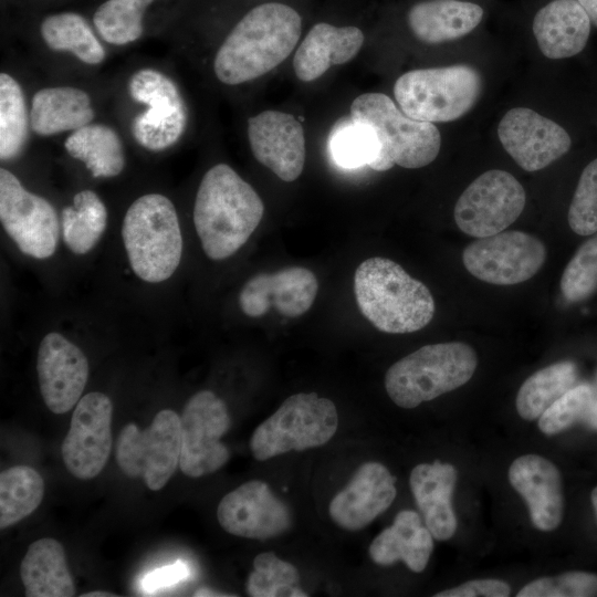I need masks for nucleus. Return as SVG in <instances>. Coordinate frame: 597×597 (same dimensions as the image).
Masks as SVG:
<instances>
[{"mask_svg":"<svg viewBox=\"0 0 597 597\" xmlns=\"http://www.w3.org/2000/svg\"><path fill=\"white\" fill-rule=\"evenodd\" d=\"M129 96L146 109L132 123V134L139 146L163 151L184 135L188 112L177 84L153 67L137 70L128 80Z\"/></svg>","mask_w":597,"mask_h":597,"instance_id":"9d476101","label":"nucleus"},{"mask_svg":"<svg viewBox=\"0 0 597 597\" xmlns=\"http://www.w3.org/2000/svg\"><path fill=\"white\" fill-rule=\"evenodd\" d=\"M82 597H115L117 595H114L112 593H108V591H101V590H97V591H90V593H85L83 595H81Z\"/></svg>","mask_w":597,"mask_h":597,"instance_id":"de8ad7c7","label":"nucleus"},{"mask_svg":"<svg viewBox=\"0 0 597 597\" xmlns=\"http://www.w3.org/2000/svg\"><path fill=\"white\" fill-rule=\"evenodd\" d=\"M354 293L362 314L384 333L417 332L434 315L430 290L386 258H369L357 266Z\"/></svg>","mask_w":597,"mask_h":597,"instance_id":"7ed1b4c3","label":"nucleus"},{"mask_svg":"<svg viewBox=\"0 0 597 597\" xmlns=\"http://www.w3.org/2000/svg\"><path fill=\"white\" fill-rule=\"evenodd\" d=\"M546 259V248L523 231H502L476 238L462 253V261L474 277L495 285H513L532 279Z\"/></svg>","mask_w":597,"mask_h":597,"instance_id":"ddd939ff","label":"nucleus"},{"mask_svg":"<svg viewBox=\"0 0 597 597\" xmlns=\"http://www.w3.org/2000/svg\"><path fill=\"white\" fill-rule=\"evenodd\" d=\"M498 136L505 151L530 172L547 167L572 146L565 128L526 107L507 111L499 123Z\"/></svg>","mask_w":597,"mask_h":597,"instance_id":"dca6fc26","label":"nucleus"},{"mask_svg":"<svg viewBox=\"0 0 597 597\" xmlns=\"http://www.w3.org/2000/svg\"><path fill=\"white\" fill-rule=\"evenodd\" d=\"M457 470L450 463H420L410 473L409 484L427 528L438 541H447L457 531L451 499Z\"/></svg>","mask_w":597,"mask_h":597,"instance_id":"b1692460","label":"nucleus"},{"mask_svg":"<svg viewBox=\"0 0 597 597\" xmlns=\"http://www.w3.org/2000/svg\"><path fill=\"white\" fill-rule=\"evenodd\" d=\"M30 112L19 82L8 73L0 74V158L11 160L20 155L29 137Z\"/></svg>","mask_w":597,"mask_h":597,"instance_id":"f704fd0d","label":"nucleus"},{"mask_svg":"<svg viewBox=\"0 0 597 597\" xmlns=\"http://www.w3.org/2000/svg\"><path fill=\"white\" fill-rule=\"evenodd\" d=\"M193 596H200V597H207V596H232V595H228V594H220L218 591H214V590H211V589H208V588H201V589H198Z\"/></svg>","mask_w":597,"mask_h":597,"instance_id":"49530a36","label":"nucleus"},{"mask_svg":"<svg viewBox=\"0 0 597 597\" xmlns=\"http://www.w3.org/2000/svg\"><path fill=\"white\" fill-rule=\"evenodd\" d=\"M568 224L579 235L597 232V158L583 170L569 209Z\"/></svg>","mask_w":597,"mask_h":597,"instance_id":"a19ab883","label":"nucleus"},{"mask_svg":"<svg viewBox=\"0 0 597 597\" xmlns=\"http://www.w3.org/2000/svg\"><path fill=\"white\" fill-rule=\"evenodd\" d=\"M95 117L90 95L74 86H50L34 93L30 124L42 137L76 130Z\"/></svg>","mask_w":597,"mask_h":597,"instance_id":"cd10ccee","label":"nucleus"},{"mask_svg":"<svg viewBox=\"0 0 597 597\" xmlns=\"http://www.w3.org/2000/svg\"><path fill=\"white\" fill-rule=\"evenodd\" d=\"M561 290L569 302H579L597 290V237L584 242L566 265Z\"/></svg>","mask_w":597,"mask_h":597,"instance_id":"ea45409f","label":"nucleus"},{"mask_svg":"<svg viewBox=\"0 0 597 597\" xmlns=\"http://www.w3.org/2000/svg\"><path fill=\"white\" fill-rule=\"evenodd\" d=\"M476 366V353L465 343L429 344L394 363L385 388L397 406L415 408L467 384Z\"/></svg>","mask_w":597,"mask_h":597,"instance_id":"423d86ee","label":"nucleus"},{"mask_svg":"<svg viewBox=\"0 0 597 597\" xmlns=\"http://www.w3.org/2000/svg\"><path fill=\"white\" fill-rule=\"evenodd\" d=\"M509 481L524 499L537 530L549 532L559 526L564 495L562 476L553 462L537 454L519 457L509 469Z\"/></svg>","mask_w":597,"mask_h":597,"instance_id":"4be33fe9","label":"nucleus"},{"mask_svg":"<svg viewBox=\"0 0 597 597\" xmlns=\"http://www.w3.org/2000/svg\"><path fill=\"white\" fill-rule=\"evenodd\" d=\"M113 402L101 391H91L78 400L61 454L67 471L80 480L97 476L111 454Z\"/></svg>","mask_w":597,"mask_h":597,"instance_id":"2eb2a0df","label":"nucleus"},{"mask_svg":"<svg viewBox=\"0 0 597 597\" xmlns=\"http://www.w3.org/2000/svg\"><path fill=\"white\" fill-rule=\"evenodd\" d=\"M577 369L572 362H559L531 375L516 395V410L521 418L535 420L559 397L574 387Z\"/></svg>","mask_w":597,"mask_h":597,"instance_id":"473e14b6","label":"nucleus"},{"mask_svg":"<svg viewBox=\"0 0 597 597\" xmlns=\"http://www.w3.org/2000/svg\"><path fill=\"white\" fill-rule=\"evenodd\" d=\"M44 481L28 465H14L0 473V527L4 530L33 513L42 502Z\"/></svg>","mask_w":597,"mask_h":597,"instance_id":"72a5a7b5","label":"nucleus"},{"mask_svg":"<svg viewBox=\"0 0 597 597\" xmlns=\"http://www.w3.org/2000/svg\"><path fill=\"white\" fill-rule=\"evenodd\" d=\"M155 0H105L94 12L93 25L113 45H126L144 33V18Z\"/></svg>","mask_w":597,"mask_h":597,"instance_id":"c9c22d12","label":"nucleus"},{"mask_svg":"<svg viewBox=\"0 0 597 597\" xmlns=\"http://www.w3.org/2000/svg\"><path fill=\"white\" fill-rule=\"evenodd\" d=\"M181 421L177 412L163 409L144 430L127 423L119 432L116 462L125 475L143 479L153 491L163 489L179 465Z\"/></svg>","mask_w":597,"mask_h":597,"instance_id":"1a4fd4ad","label":"nucleus"},{"mask_svg":"<svg viewBox=\"0 0 597 597\" xmlns=\"http://www.w3.org/2000/svg\"><path fill=\"white\" fill-rule=\"evenodd\" d=\"M329 148L338 166L357 168L371 163L378 151V144L369 127L350 121V124L334 132Z\"/></svg>","mask_w":597,"mask_h":597,"instance_id":"58836bf2","label":"nucleus"},{"mask_svg":"<svg viewBox=\"0 0 597 597\" xmlns=\"http://www.w3.org/2000/svg\"><path fill=\"white\" fill-rule=\"evenodd\" d=\"M364 34L356 27H334L320 22L312 27L296 50L293 69L296 77L311 82L332 65L350 61L360 50Z\"/></svg>","mask_w":597,"mask_h":597,"instance_id":"393cba45","label":"nucleus"},{"mask_svg":"<svg viewBox=\"0 0 597 597\" xmlns=\"http://www.w3.org/2000/svg\"><path fill=\"white\" fill-rule=\"evenodd\" d=\"M526 193L510 172L492 169L474 179L454 207V221L465 234L483 238L504 231L522 213Z\"/></svg>","mask_w":597,"mask_h":597,"instance_id":"f8f14e48","label":"nucleus"},{"mask_svg":"<svg viewBox=\"0 0 597 597\" xmlns=\"http://www.w3.org/2000/svg\"><path fill=\"white\" fill-rule=\"evenodd\" d=\"M302 31L297 11L283 3H264L250 10L220 45L213 71L227 85L258 78L282 63Z\"/></svg>","mask_w":597,"mask_h":597,"instance_id":"f03ea898","label":"nucleus"},{"mask_svg":"<svg viewBox=\"0 0 597 597\" xmlns=\"http://www.w3.org/2000/svg\"><path fill=\"white\" fill-rule=\"evenodd\" d=\"M27 597H71L75 586L63 545L51 537L34 541L20 565Z\"/></svg>","mask_w":597,"mask_h":597,"instance_id":"c85d7f7f","label":"nucleus"},{"mask_svg":"<svg viewBox=\"0 0 597 597\" xmlns=\"http://www.w3.org/2000/svg\"><path fill=\"white\" fill-rule=\"evenodd\" d=\"M511 593L507 583L499 579H474L442 590L434 597H506Z\"/></svg>","mask_w":597,"mask_h":597,"instance_id":"37998d69","label":"nucleus"},{"mask_svg":"<svg viewBox=\"0 0 597 597\" xmlns=\"http://www.w3.org/2000/svg\"><path fill=\"white\" fill-rule=\"evenodd\" d=\"M298 572L290 563L274 553L256 555L253 570L247 582V591L253 597H305L307 594L296 587Z\"/></svg>","mask_w":597,"mask_h":597,"instance_id":"e433bc0d","label":"nucleus"},{"mask_svg":"<svg viewBox=\"0 0 597 597\" xmlns=\"http://www.w3.org/2000/svg\"><path fill=\"white\" fill-rule=\"evenodd\" d=\"M248 138L254 158L283 181L300 177L305 164V137L291 114L264 111L248 121Z\"/></svg>","mask_w":597,"mask_h":597,"instance_id":"6ab92c4d","label":"nucleus"},{"mask_svg":"<svg viewBox=\"0 0 597 597\" xmlns=\"http://www.w3.org/2000/svg\"><path fill=\"white\" fill-rule=\"evenodd\" d=\"M122 239L133 272L144 282L167 281L180 264L184 241L178 213L161 193H146L132 202Z\"/></svg>","mask_w":597,"mask_h":597,"instance_id":"20e7f679","label":"nucleus"},{"mask_svg":"<svg viewBox=\"0 0 597 597\" xmlns=\"http://www.w3.org/2000/svg\"><path fill=\"white\" fill-rule=\"evenodd\" d=\"M338 427L337 409L332 400L316 392L287 397L253 431L250 449L264 461L290 452L317 448L328 442Z\"/></svg>","mask_w":597,"mask_h":597,"instance_id":"6e6552de","label":"nucleus"},{"mask_svg":"<svg viewBox=\"0 0 597 597\" xmlns=\"http://www.w3.org/2000/svg\"><path fill=\"white\" fill-rule=\"evenodd\" d=\"M217 519L227 533L252 540L279 536L291 525L287 506L260 480L227 493L218 504Z\"/></svg>","mask_w":597,"mask_h":597,"instance_id":"f3484780","label":"nucleus"},{"mask_svg":"<svg viewBox=\"0 0 597 597\" xmlns=\"http://www.w3.org/2000/svg\"><path fill=\"white\" fill-rule=\"evenodd\" d=\"M517 597H595L597 575L587 572H567L553 577L537 578L525 585Z\"/></svg>","mask_w":597,"mask_h":597,"instance_id":"79ce46f5","label":"nucleus"},{"mask_svg":"<svg viewBox=\"0 0 597 597\" xmlns=\"http://www.w3.org/2000/svg\"><path fill=\"white\" fill-rule=\"evenodd\" d=\"M590 29V19L577 0H551L537 10L532 22L541 52L553 60L582 52Z\"/></svg>","mask_w":597,"mask_h":597,"instance_id":"5701e85b","label":"nucleus"},{"mask_svg":"<svg viewBox=\"0 0 597 597\" xmlns=\"http://www.w3.org/2000/svg\"><path fill=\"white\" fill-rule=\"evenodd\" d=\"M0 221L18 249L44 260L57 248L61 222L52 203L24 188L7 168L0 169Z\"/></svg>","mask_w":597,"mask_h":597,"instance_id":"9b49d317","label":"nucleus"},{"mask_svg":"<svg viewBox=\"0 0 597 597\" xmlns=\"http://www.w3.org/2000/svg\"><path fill=\"white\" fill-rule=\"evenodd\" d=\"M596 402L590 385L574 386L542 413L538 428L547 436L559 433L584 417L588 418Z\"/></svg>","mask_w":597,"mask_h":597,"instance_id":"4c0bfd02","label":"nucleus"},{"mask_svg":"<svg viewBox=\"0 0 597 597\" xmlns=\"http://www.w3.org/2000/svg\"><path fill=\"white\" fill-rule=\"evenodd\" d=\"M318 290L315 274L303 266L259 273L243 285L239 306L249 317L263 316L271 307L285 317H297L313 305Z\"/></svg>","mask_w":597,"mask_h":597,"instance_id":"aec40b11","label":"nucleus"},{"mask_svg":"<svg viewBox=\"0 0 597 597\" xmlns=\"http://www.w3.org/2000/svg\"><path fill=\"white\" fill-rule=\"evenodd\" d=\"M66 153L80 160L95 178L118 176L125 168L123 142L108 125L90 123L73 130L64 142Z\"/></svg>","mask_w":597,"mask_h":597,"instance_id":"c756f323","label":"nucleus"},{"mask_svg":"<svg viewBox=\"0 0 597 597\" xmlns=\"http://www.w3.org/2000/svg\"><path fill=\"white\" fill-rule=\"evenodd\" d=\"M108 213L100 196L90 189L78 191L61 213V234L74 254L88 253L107 227Z\"/></svg>","mask_w":597,"mask_h":597,"instance_id":"2f4dec72","label":"nucleus"},{"mask_svg":"<svg viewBox=\"0 0 597 597\" xmlns=\"http://www.w3.org/2000/svg\"><path fill=\"white\" fill-rule=\"evenodd\" d=\"M480 73L470 65L411 70L394 85L399 108L409 117L446 123L465 115L482 92Z\"/></svg>","mask_w":597,"mask_h":597,"instance_id":"0eeeda50","label":"nucleus"},{"mask_svg":"<svg viewBox=\"0 0 597 597\" xmlns=\"http://www.w3.org/2000/svg\"><path fill=\"white\" fill-rule=\"evenodd\" d=\"M484 9L468 0H425L407 13L412 34L421 42L439 44L462 38L483 20Z\"/></svg>","mask_w":597,"mask_h":597,"instance_id":"a878e982","label":"nucleus"},{"mask_svg":"<svg viewBox=\"0 0 597 597\" xmlns=\"http://www.w3.org/2000/svg\"><path fill=\"white\" fill-rule=\"evenodd\" d=\"M433 536L422 526L418 513L400 511L391 526L381 531L369 545L371 559L381 566L402 561L410 570L421 573L433 549Z\"/></svg>","mask_w":597,"mask_h":597,"instance_id":"bb28decb","label":"nucleus"},{"mask_svg":"<svg viewBox=\"0 0 597 597\" xmlns=\"http://www.w3.org/2000/svg\"><path fill=\"white\" fill-rule=\"evenodd\" d=\"M40 34L49 49L70 52L81 62L97 65L105 59V49L87 20L77 12L49 14L40 24Z\"/></svg>","mask_w":597,"mask_h":597,"instance_id":"7c9ffc66","label":"nucleus"},{"mask_svg":"<svg viewBox=\"0 0 597 597\" xmlns=\"http://www.w3.org/2000/svg\"><path fill=\"white\" fill-rule=\"evenodd\" d=\"M36 371L40 392L50 411L62 415L81 399L90 366L83 350L64 337L51 332L38 349Z\"/></svg>","mask_w":597,"mask_h":597,"instance_id":"a211bd4d","label":"nucleus"},{"mask_svg":"<svg viewBox=\"0 0 597 597\" xmlns=\"http://www.w3.org/2000/svg\"><path fill=\"white\" fill-rule=\"evenodd\" d=\"M350 121L369 127L378 151L368 165L385 171L398 165L416 169L431 164L441 148V136L433 123L407 116L383 93H365L350 105Z\"/></svg>","mask_w":597,"mask_h":597,"instance_id":"39448f33","label":"nucleus"},{"mask_svg":"<svg viewBox=\"0 0 597 597\" xmlns=\"http://www.w3.org/2000/svg\"><path fill=\"white\" fill-rule=\"evenodd\" d=\"M588 14L591 24L597 27V0H577Z\"/></svg>","mask_w":597,"mask_h":597,"instance_id":"a18cd8bd","label":"nucleus"},{"mask_svg":"<svg viewBox=\"0 0 597 597\" xmlns=\"http://www.w3.org/2000/svg\"><path fill=\"white\" fill-rule=\"evenodd\" d=\"M396 479L379 462L363 463L329 504V516L339 527L359 531L384 513L396 498Z\"/></svg>","mask_w":597,"mask_h":597,"instance_id":"412c9836","label":"nucleus"},{"mask_svg":"<svg viewBox=\"0 0 597 597\" xmlns=\"http://www.w3.org/2000/svg\"><path fill=\"white\" fill-rule=\"evenodd\" d=\"M590 500L597 520V486L591 491Z\"/></svg>","mask_w":597,"mask_h":597,"instance_id":"09e8293b","label":"nucleus"},{"mask_svg":"<svg viewBox=\"0 0 597 597\" xmlns=\"http://www.w3.org/2000/svg\"><path fill=\"white\" fill-rule=\"evenodd\" d=\"M181 421L179 468L190 478L211 474L229 460L221 437L230 427L227 405L214 392L201 390L185 405Z\"/></svg>","mask_w":597,"mask_h":597,"instance_id":"4468645a","label":"nucleus"},{"mask_svg":"<svg viewBox=\"0 0 597 597\" xmlns=\"http://www.w3.org/2000/svg\"><path fill=\"white\" fill-rule=\"evenodd\" d=\"M190 569L181 561H177L174 565L157 568L147 574L142 583L145 593L151 594L160 588L176 585L177 583L189 577Z\"/></svg>","mask_w":597,"mask_h":597,"instance_id":"c03bdc74","label":"nucleus"},{"mask_svg":"<svg viewBox=\"0 0 597 597\" xmlns=\"http://www.w3.org/2000/svg\"><path fill=\"white\" fill-rule=\"evenodd\" d=\"M264 205L253 187L227 164L202 177L193 205V224L205 254L214 261L233 255L262 220Z\"/></svg>","mask_w":597,"mask_h":597,"instance_id":"f257e3e1","label":"nucleus"}]
</instances>
